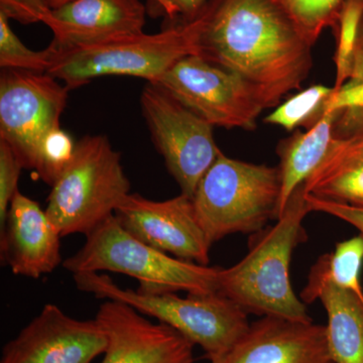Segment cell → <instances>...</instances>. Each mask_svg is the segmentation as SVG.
Segmentation results:
<instances>
[{"instance_id":"6da1fadb","label":"cell","mask_w":363,"mask_h":363,"mask_svg":"<svg viewBox=\"0 0 363 363\" xmlns=\"http://www.w3.org/2000/svg\"><path fill=\"white\" fill-rule=\"evenodd\" d=\"M190 23L196 56L257 86L269 107L311 70V45L276 0H208Z\"/></svg>"},{"instance_id":"7a4b0ae2","label":"cell","mask_w":363,"mask_h":363,"mask_svg":"<svg viewBox=\"0 0 363 363\" xmlns=\"http://www.w3.org/2000/svg\"><path fill=\"white\" fill-rule=\"evenodd\" d=\"M309 212L303 184L294 192L276 225L260 236L247 257L235 266L220 267L218 293L247 314L312 322L290 279L293 252L305 240L303 222Z\"/></svg>"},{"instance_id":"3957f363","label":"cell","mask_w":363,"mask_h":363,"mask_svg":"<svg viewBox=\"0 0 363 363\" xmlns=\"http://www.w3.org/2000/svg\"><path fill=\"white\" fill-rule=\"evenodd\" d=\"M72 274L108 271L138 279V291L145 294L193 295L218 292L220 267H210L171 257L131 235L116 215L86 235L78 252L63 262Z\"/></svg>"},{"instance_id":"277c9868","label":"cell","mask_w":363,"mask_h":363,"mask_svg":"<svg viewBox=\"0 0 363 363\" xmlns=\"http://www.w3.org/2000/svg\"><path fill=\"white\" fill-rule=\"evenodd\" d=\"M79 290L98 298L118 301L143 315L156 318L191 342L201 346L208 359L230 352L247 333V313L220 293L181 298L175 293L145 294L117 286L111 278L98 272L73 274Z\"/></svg>"},{"instance_id":"5b68a950","label":"cell","mask_w":363,"mask_h":363,"mask_svg":"<svg viewBox=\"0 0 363 363\" xmlns=\"http://www.w3.org/2000/svg\"><path fill=\"white\" fill-rule=\"evenodd\" d=\"M279 168L230 159L223 152L198 185L193 201L210 245L234 233H257L278 220Z\"/></svg>"},{"instance_id":"8992f818","label":"cell","mask_w":363,"mask_h":363,"mask_svg":"<svg viewBox=\"0 0 363 363\" xmlns=\"http://www.w3.org/2000/svg\"><path fill=\"white\" fill-rule=\"evenodd\" d=\"M121 156L105 135L83 136L48 198L45 213L62 238L89 234L130 194Z\"/></svg>"},{"instance_id":"52a82bcc","label":"cell","mask_w":363,"mask_h":363,"mask_svg":"<svg viewBox=\"0 0 363 363\" xmlns=\"http://www.w3.org/2000/svg\"><path fill=\"white\" fill-rule=\"evenodd\" d=\"M195 55L192 23L169 26L157 33H138L57 49L48 74L69 90L104 76H131L157 83L179 60Z\"/></svg>"},{"instance_id":"ba28073f","label":"cell","mask_w":363,"mask_h":363,"mask_svg":"<svg viewBox=\"0 0 363 363\" xmlns=\"http://www.w3.org/2000/svg\"><path fill=\"white\" fill-rule=\"evenodd\" d=\"M155 84L213 128L253 130L262 111L271 108L257 86L196 55L179 60Z\"/></svg>"},{"instance_id":"9c48e42d","label":"cell","mask_w":363,"mask_h":363,"mask_svg":"<svg viewBox=\"0 0 363 363\" xmlns=\"http://www.w3.org/2000/svg\"><path fill=\"white\" fill-rule=\"evenodd\" d=\"M140 107L169 174L183 194L194 197L200 181L221 152L215 143L213 126L155 83L143 88Z\"/></svg>"},{"instance_id":"30bf717a","label":"cell","mask_w":363,"mask_h":363,"mask_svg":"<svg viewBox=\"0 0 363 363\" xmlns=\"http://www.w3.org/2000/svg\"><path fill=\"white\" fill-rule=\"evenodd\" d=\"M70 90L48 73L1 69L0 140L35 173L45 136L61 128Z\"/></svg>"},{"instance_id":"8fae6325","label":"cell","mask_w":363,"mask_h":363,"mask_svg":"<svg viewBox=\"0 0 363 363\" xmlns=\"http://www.w3.org/2000/svg\"><path fill=\"white\" fill-rule=\"evenodd\" d=\"M116 217L131 235L177 259L208 266L211 245L198 219L193 198L183 194L154 201L128 194Z\"/></svg>"},{"instance_id":"7c38bea8","label":"cell","mask_w":363,"mask_h":363,"mask_svg":"<svg viewBox=\"0 0 363 363\" xmlns=\"http://www.w3.org/2000/svg\"><path fill=\"white\" fill-rule=\"evenodd\" d=\"M107 346L108 338L96 319H74L48 304L4 346L0 363H91Z\"/></svg>"},{"instance_id":"4fadbf2b","label":"cell","mask_w":363,"mask_h":363,"mask_svg":"<svg viewBox=\"0 0 363 363\" xmlns=\"http://www.w3.org/2000/svg\"><path fill=\"white\" fill-rule=\"evenodd\" d=\"M95 319L108 338L101 363H194V343L168 325L152 323L130 305L106 301Z\"/></svg>"},{"instance_id":"5bb4252c","label":"cell","mask_w":363,"mask_h":363,"mask_svg":"<svg viewBox=\"0 0 363 363\" xmlns=\"http://www.w3.org/2000/svg\"><path fill=\"white\" fill-rule=\"evenodd\" d=\"M147 14L140 0H71L51 9L43 23L61 50L145 33Z\"/></svg>"},{"instance_id":"9a60e30c","label":"cell","mask_w":363,"mask_h":363,"mask_svg":"<svg viewBox=\"0 0 363 363\" xmlns=\"http://www.w3.org/2000/svg\"><path fill=\"white\" fill-rule=\"evenodd\" d=\"M225 363H335L327 328L312 322L264 316L226 355Z\"/></svg>"},{"instance_id":"2e32d148","label":"cell","mask_w":363,"mask_h":363,"mask_svg":"<svg viewBox=\"0 0 363 363\" xmlns=\"http://www.w3.org/2000/svg\"><path fill=\"white\" fill-rule=\"evenodd\" d=\"M61 234L37 202L14 196L1 229V259L16 276L39 279L62 262Z\"/></svg>"},{"instance_id":"e0dca14e","label":"cell","mask_w":363,"mask_h":363,"mask_svg":"<svg viewBox=\"0 0 363 363\" xmlns=\"http://www.w3.org/2000/svg\"><path fill=\"white\" fill-rule=\"evenodd\" d=\"M301 300H320L328 317L327 340L335 363H363V297L331 281L304 288Z\"/></svg>"},{"instance_id":"ac0fdd59","label":"cell","mask_w":363,"mask_h":363,"mask_svg":"<svg viewBox=\"0 0 363 363\" xmlns=\"http://www.w3.org/2000/svg\"><path fill=\"white\" fill-rule=\"evenodd\" d=\"M304 189L318 199L363 208V135L336 138Z\"/></svg>"},{"instance_id":"d6986e66","label":"cell","mask_w":363,"mask_h":363,"mask_svg":"<svg viewBox=\"0 0 363 363\" xmlns=\"http://www.w3.org/2000/svg\"><path fill=\"white\" fill-rule=\"evenodd\" d=\"M337 112L327 109L326 113L306 133L297 131L291 138L279 143L281 199L278 219L285 211L294 192L308 180L331 149L334 136V123Z\"/></svg>"},{"instance_id":"ffe728a7","label":"cell","mask_w":363,"mask_h":363,"mask_svg":"<svg viewBox=\"0 0 363 363\" xmlns=\"http://www.w3.org/2000/svg\"><path fill=\"white\" fill-rule=\"evenodd\" d=\"M363 264V234L336 245L333 252L322 255L310 271L306 288L331 281L363 297L360 274Z\"/></svg>"},{"instance_id":"44dd1931","label":"cell","mask_w":363,"mask_h":363,"mask_svg":"<svg viewBox=\"0 0 363 363\" xmlns=\"http://www.w3.org/2000/svg\"><path fill=\"white\" fill-rule=\"evenodd\" d=\"M333 93V88L327 86H311L279 105L264 121L281 126L286 130H293L298 126L310 130L326 113Z\"/></svg>"},{"instance_id":"7402d4cb","label":"cell","mask_w":363,"mask_h":363,"mask_svg":"<svg viewBox=\"0 0 363 363\" xmlns=\"http://www.w3.org/2000/svg\"><path fill=\"white\" fill-rule=\"evenodd\" d=\"M311 47L325 28H334L348 0H276Z\"/></svg>"},{"instance_id":"603a6c76","label":"cell","mask_w":363,"mask_h":363,"mask_svg":"<svg viewBox=\"0 0 363 363\" xmlns=\"http://www.w3.org/2000/svg\"><path fill=\"white\" fill-rule=\"evenodd\" d=\"M9 18L0 13V67L47 73L56 57L57 49L50 45L42 51L26 47L9 26Z\"/></svg>"},{"instance_id":"cb8c5ba5","label":"cell","mask_w":363,"mask_h":363,"mask_svg":"<svg viewBox=\"0 0 363 363\" xmlns=\"http://www.w3.org/2000/svg\"><path fill=\"white\" fill-rule=\"evenodd\" d=\"M363 18V0H348L341 11L337 23L334 26L337 37L336 50V81L334 92L339 89L350 77L353 56L357 47L358 33Z\"/></svg>"},{"instance_id":"d4e9b609","label":"cell","mask_w":363,"mask_h":363,"mask_svg":"<svg viewBox=\"0 0 363 363\" xmlns=\"http://www.w3.org/2000/svg\"><path fill=\"white\" fill-rule=\"evenodd\" d=\"M75 147L71 136L61 128L51 131L43 143L35 175L52 187L71 162Z\"/></svg>"},{"instance_id":"484cf974","label":"cell","mask_w":363,"mask_h":363,"mask_svg":"<svg viewBox=\"0 0 363 363\" xmlns=\"http://www.w3.org/2000/svg\"><path fill=\"white\" fill-rule=\"evenodd\" d=\"M23 168L9 143L0 140V225L6 224L11 200L18 192V180Z\"/></svg>"},{"instance_id":"4316f807","label":"cell","mask_w":363,"mask_h":363,"mask_svg":"<svg viewBox=\"0 0 363 363\" xmlns=\"http://www.w3.org/2000/svg\"><path fill=\"white\" fill-rule=\"evenodd\" d=\"M208 0H145L147 16L162 18L169 26L190 23L201 13Z\"/></svg>"},{"instance_id":"83f0119b","label":"cell","mask_w":363,"mask_h":363,"mask_svg":"<svg viewBox=\"0 0 363 363\" xmlns=\"http://www.w3.org/2000/svg\"><path fill=\"white\" fill-rule=\"evenodd\" d=\"M50 11L43 0H0V13L23 25L43 23Z\"/></svg>"},{"instance_id":"f1b7e54d","label":"cell","mask_w":363,"mask_h":363,"mask_svg":"<svg viewBox=\"0 0 363 363\" xmlns=\"http://www.w3.org/2000/svg\"><path fill=\"white\" fill-rule=\"evenodd\" d=\"M305 198L311 211L332 215V216L354 226L360 233L363 234V208L350 206V205L341 204V203L325 201V200L307 195L306 193Z\"/></svg>"},{"instance_id":"f546056e","label":"cell","mask_w":363,"mask_h":363,"mask_svg":"<svg viewBox=\"0 0 363 363\" xmlns=\"http://www.w3.org/2000/svg\"><path fill=\"white\" fill-rule=\"evenodd\" d=\"M43 1L45 2V6L49 7L50 9H55L64 6V4L71 1V0H43Z\"/></svg>"},{"instance_id":"4dcf8cb0","label":"cell","mask_w":363,"mask_h":363,"mask_svg":"<svg viewBox=\"0 0 363 363\" xmlns=\"http://www.w3.org/2000/svg\"><path fill=\"white\" fill-rule=\"evenodd\" d=\"M226 355L211 358V363H225Z\"/></svg>"}]
</instances>
